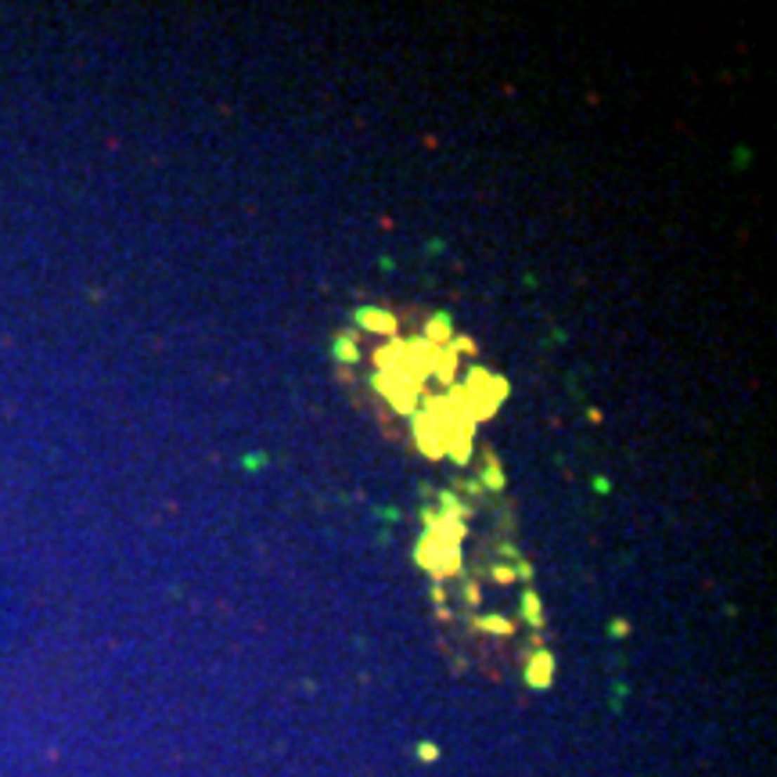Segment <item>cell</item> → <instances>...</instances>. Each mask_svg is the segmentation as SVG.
I'll return each instance as SVG.
<instances>
[{
	"label": "cell",
	"instance_id": "cell-2",
	"mask_svg": "<svg viewBox=\"0 0 777 777\" xmlns=\"http://www.w3.org/2000/svg\"><path fill=\"white\" fill-rule=\"evenodd\" d=\"M429 327H432V332H429V335H432L436 342H446V339H450V320H443V317H436V320H432Z\"/></svg>",
	"mask_w": 777,
	"mask_h": 777
},
{
	"label": "cell",
	"instance_id": "cell-1",
	"mask_svg": "<svg viewBox=\"0 0 777 777\" xmlns=\"http://www.w3.org/2000/svg\"><path fill=\"white\" fill-rule=\"evenodd\" d=\"M525 680H529L533 687H551V680H554V659H551V651H536L533 659L525 662Z\"/></svg>",
	"mask_w": 777,
	"mask_h": 777
},
{
	"label": "cell",
	"instance_id": "cell-4",
	"mask_svg": "<svg viewBox=\"0 0 777 777\" xmlns=\"http://www.w3.org/2000/svg\"><path fill=\"white\" fill-rule=\"evenodd\" d=\"M364 324H371V327H381V332L388 327V332H393V317H381V313H374V310H367V313H364Z\"/></svg>",
	"mask_w": 777,
	"mask_h": 777
},
{
	"label": "cell",
	"instance_id": "cell-3",
	"mask_svg": "<svg viewBox=\"0 0 777 777\" xmlns=\"http://www.w3.org/2000/svg\"><path fill=\"white\" fill-rule=\"evenodd\" d=\"M522 612L529 615V622H540V601H536V594H525V597H522Z\"/></svg>",
	"mask_w": 777,
	"mask_h": 777
},
{
	"label": "cell",
	"instance_id": "cell-5",
	"mask_svg": "<svg viewBox=\"0 0 777 777\" xmlns=\"http://www.w3.org/2000/svg\"><path fill=\"white\" fill-rule=\"evenodd\" d=\"M417 756H422L425 763H432V759H439V749H436V745H417Z\"/></svg>",
	"mask_w": 777,
	"mask_h": 777
}]
</instances>
